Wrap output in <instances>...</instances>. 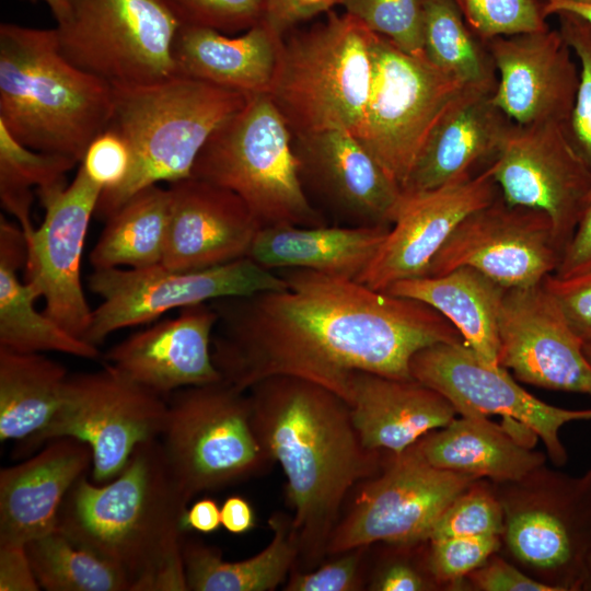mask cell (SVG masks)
Instances as JSON below:
<instances>
[{"mask_svg": "<svg viewBox=\"0 0 591 591\" xmlns=\"http://www.w3.org/2000/svg\"><path fill=\"white\" fill-rule=\"evenodd\" d=\"M287 287L211 301V352L222 379L242 391L294 376L349 399L357 372L410 380V361L439 343H464L428 304L303 268L277 270Z\"/></svg>", "mask_w": 591, "mask_h": 591, "instance_id": "obj_1", "label": "cell"}, {"mask_svg": "<svg viewBox=\"0 0 591 591\" xmlns=\"http://www.w3.org/2000/svg\"><path fill=\"white\" fill-rule=\"evenodd\" d=\"M247 393L258 441L287 478L299 560L313 569L326 556L347 496L382 471L389 452L366 448L348 404L321 385L275 375Z\"/></svg>", "mask_w": 591, "mask_h": 591, "instance_id": "obj_2", "label": "cell"}, {"mask_svg": "<svg viewBox=\"0 0 591 591\" xmlns=\"http://www.w3.org/2000/svg\"><path fill=\"white\" fill-rule=\"evenodd\" d=\"M188 508L159 439L139 444L113 479L80 477L57 528L117 566L131 591H187L183 518Z\"/></svg>", "mask_w": 591, "mask_h": 591, "instance_id": "obj_3", "label": "cell"}, {"mask_svg": "<svg viewBox=\"0 0 591 591\" xmlns=\"http://www.w3.org/2000/svg\"><path fill=\"white\" fill-rule=\"evenodd\" d=\"M114 89L70 62L56 28L0 25V121L20 143L81 163L113 114Z\"/></svg>", "mask_w": 591, "mask_h": 591, "instance_id": "obj_4", "label": "cell"}, {"mask_svg": "<svg viewBox=\"0 0 591 591\" xmlns=\"http://www.w3.org/2000/svg\"><path fill=\"white\" fill-rule=\"evenodd\" d=\"M247 96L179 76L114 89L107 128L126 141L131 164L118 187L102 192L95 213L106 220L140 190L190 177L206 142L245 105Z\"/></svg>", "mask_w": 591, "mask_h": 591, "instance_id": "obj_5", "label": "cell"}, {"mask_svg": "<svg viewBox=\"0 0 591 591\" xmlns=\"http://www.w3.org/2000/svg\"><path fill=\"white\" fill-rule=\"evenodd\" d=\"M373 35L354 15L332 10L323 22L283 38L267 94L293 137L356 134L371 86Z\"/></svg>", "mask_w": 591, "mask_h": 591, "instance_id": "obj_6", "label": "cell"}, {"mask_svg": "<svg viewBox=\"0 0 591 591\" xmlns=\"http://www.w3.org/2000/svg\"><path fill=\"white\" fill-rule=\"evenodd\" d=\"M192 176L236 194L262 228L325 224L305 193L293 134L267 93L248 94L212 134Z\"/></svg>", "mask_w": 591, "mask_h": 591, "instance_id": "obj_7", "label": "cell"}, {"mask_svg": "<svg viewBox=\"0 0 591 591\" xmlns=\"http://www.w3.org/2000/svg\"><path fill=\"white\" fill-rule=\"evenodd\" d=\"M491 485L503 513L499 553L553 591H581L591 560V467L573 477L542 464Z\"/></svg>", "mask_w": 591, "mask_h": 591, "instance_id": "obj_8", "label": "cell"}, {"mask_svg": "<svg viewBox=\"0 0 591 591\" xmlns=\"http://www.w3.org/2000/svg\"><path fill=\"white\" fill-rule=\"evenodd\" d=\"M159 438L186 501L265 473L274 464L254 431L248 393L225 380L166 397Z\"/></svg>", "mask_w": 591, "mask_h": 591, "instance_id": "obj_9", "label": "cell"}, {"mask_svg": "<svg viewBox=\"0 0 591 591\" xmlns=\"http://www.w3.org/2000/svg\"><path fill=\"white\" fill-rule=\"evenodd\" d=\"M57 24L62 55L114 89L176 77L173 45L182 26L165 0H69Z\"/></svg>", "mask_w": 591, "mask_h": 591, "instance_id": "obj_10", "label": "cell"}, {"mask_svg": "<svg viewBox=\"0 0 591 591\" xmlns=\"http://www.w3.org/2000/svg\"><path fill=\"white\" fill-rule=\"evenodd\" d=\"M372 79L355 136L402 188L433 125L468 86L374 33Z\"/></svg>", "mask_w": 591, "mask_h": 591, "instance_id": "obj_11", "label": "cell"}, {"mask_svg": "<svg viewBox=\"0 0 591 591\" xmlns=\"http://www.w3.org/2000/svg\"><path fill=\"white\" fill-rule=\"evenodd\" d=\"M166 412V396L105 363L94 372L69 374L54 418L22 449L61 437L79 439L92 451V480L104 484L123 471L139 444L160 438Z\"/></svg>", "mask_w": 591, "mask_h": 591, "instance_id": "obj_12", "label": "cell"}, {"mask_svg": "<svg viewBox=\"0 0 591 591\" xmlns=\"http://www.w3.org/2000/svg\"><path fill=\"white\" fill-rule=\"evenodd\" d=\"M88 287L102 301L92 310L83 339L99 347L114 332L154 321L167 311L282 290L287 282L276 271L243 257L199 270H178L164 264L94 269Z\"/></svg>", "mask_w": 591, "mask_h": 591, "instance_id": "obj_13", "label": "cell"}, {"mask_svg": "<svg viewBox=\"0 0 591 591\" xmlns=\"http://www.w3.org/2000/svg\"><path fill=\"white\" fill-rule=\"evenodd\" d=\"M477 479L431 465L416 443L399 454L387 453L382 471L358 485L326 555L378 543L427 541L444 509Z\"/></svg>", "mask_w": 591, "mask_h": 591, "instance_id": "obj_14", "label": "cell"}, {"mask_svg": "<svg viewBox=\"0 0 591 591\" xmlns=\"http://www.w3.org/2000/svg\"><path fill=\"white\" fill-rule=\"evenodd\" d=\"M488 166L507 204L549 217L564 251L591 204V166L568 123L513 124Z\"/></svg>", "mask_w": 591, "mask_h": 591, "instance_id": "obj_15", "label": "cell"}, {"mask_svg": "<svg viewBox=\"0 0 591 591\" xmlns=\"http://www.w3.org/2000/svg\"><path fill=\"white\" fill-rule=\"evenodd\" d=\"M561 254L545 212L509 205L497 196L456 225L426 276L471 267L506 289L526 288L553 275Z\"/></svg>", "mask_w": 591, "mask_h": 591, "instance_id": "obj_16", "label": "cell"}, {"mask_svg": "<svg viewBox=\"0 0 591 591\" xmlns=\"http://www.w3.org/2000/svg\"><path fill=\"white\" fill-rule=\"evenodd\" d=\"M410 374L445 396L459 416L499 415L524 425L543 441L557 466L568 460L561 427L591 420V408L566 409L536 398L507 369L489 366L464 343H439L419 350L410 361Z\"/></svg>", "mask_w": 591, "mask_h": 591, "instance_id": "obj_17", "label": "cell"}, {"mask_svg": "<svg viewBox=\"0 0 591 591\" xmlns=\"http://www.w3.org/2000/svg\"><path fill=\"white\" fill-rule=\"evenodd\" d=\"M45 216L26 239V281L45 300L44 312L72 335L84 338L92 309L81 282V258L92 215L103 188L80 164L73 181L36 190Z\"/></svg>", "mask_w": 591, "mask_h": 591, "instance_id": "obj_18", "label": "cell"}, {"mask_svg": "<svg viewBox=\"0 0 591 591\" xmlns=\"http://www.w3.org/2000/svg\"><path fill=\"white\" fill-rule=\"evenodd\" d=\"M498 341L499 366L519 381L591 396L584 341L542 283L505 290Z\"/></svg>", "mask_w": 591, "mask_h": 591, "instance_id": "obj_19", "label": "cell"}, {"mask_svg": "<svg viewBox=\"0 0 591 591\" xmlns=\"http://www.w3.org/2000/svg\"><path fill=\"white\" fill-rule=\"evenodd\" d=\"M497 184L489 166L444 186L403 194L390 231L359 282L380 291L426 276L429 265L456 225L491 202Z\"/></svg>", "mask_w": 591, "mask_h": 591, "instance_id": "obj_20", "label": "cell"}, {"mask_svg": "<svg viewBox=\"0 0 591 591\" xmlns=\"http://www.w3.org/2000/svg\"><path fill=\"white\" fill-rule=\"evenodd\" d=\"M497 72L493 103L514 124L568 123L579 65L559 30L496 36L484 42Z\"/></svg>", "mask_w": 591, "mask_h": 591, "instance_id": "obj_21", "label": "cell"}, {"mask_svg": "<svg viewBox=\"0 0 591 591\" xmlns=\"http://www.w3.org/2000/svg\"><path fill=\"white\" fill-rule=\"evenodd\" d=\"M167 188L170 218L162 264L199 270L247 257L262 227L236 194L193 176Z\"/></svg>", "mask_w": 591, "mask_h": 591, "instance_id": "obj_22", "label": "cell"}, {"mask_svg": "<svg viewBox=\"0 0 591 591\" xmlns=\"http://www.w3.org/2000/svg\"><path fill=\"white\" fill-rule=\"evenodd\" d=\"M293 146L302 182L355 225H392L402 188L352 132L334 129L294 136Z\"/></svg>", "mask_w": 591, "mask_h": 591, "instance_id": "obj_23", "label": "cell"}, {"mask_svg": "<svg viewBox=\"0 0 591 591\" xmlns=\"http://www.w3.org/2000/svg\"><path fill=\"white\" fill-rule=\"evenodd\" d=\"M217 321L210 302L183 308L176 317L114 345L104 355L105 363L166 397L184 387L220 381L211 352Z\"/></svg>", "mask_w": 591, "mask_h": 591, "instance_id": "obj_24", "label": "cell"}, {"mask_svg": "<svg viewBox=\"0 0 591 591\" xmlns=\"http://www.w3.org/2000/svg\"><path fill=\"white\" fill-rule=\"evenodd\" d=\"M91 448L61 437L0 471V545H26L57 529L69 490L92 467Z\"/></svg>", "mask_w": 591, "mask_h": 591, "instance_id": "obj_25", "label": "cell"}, {"mask_svg": "<svg viewBox=\"0 0 591 591\" xmlns=\"http://www.w3.org/2000/svg\"><path fill=\"white\" fill-rule=\"evenodd\" d=\"M491 94L466 88L450 104L428 134L403 194L467 178L480 162L496 158L514 123L493 103Z\"/></svg>", "mask_w": 591, "mask_h": 591, "instance_id": "obj_26", "label": "cell"}, {"mask_svg": "<svg viewBox=\"0 0 591 591\" xmlns=\"http://www.w3.org/2000/svg\"><path fill=\"white\" fill-rule=\"evenodd\" d=\"M363 445L399 454L459 414L438 391L416 381L357 372L347 402Z\"/></svg>", "mask_w": 591, "mask_h": 591, "instance_id": "obj_27", "label": "cell"}, {"mask_svg": "<svg viewBox=\"0 0 591 591\" xmlns=\"http://www.w3.org/2000/svg\"><path fill=\"white\" fill-rule=\"evenodd\" d=\"M535 437L513 420L500 426L486 416H460L416 444L438 468L499 483L518 479L545 464V454L532 450Z\"/></svg>", "mask_w": 591, "mask_h": 591, "instance_id": "obj_28", "label": "cell"}, {"mask_svg": "<svg viewBox=\"0 0 591 591\" xmlns=\"http://www.w3.org/2000/svg\"><path fill=\"white\" fill-rule=\"evenodd\" d=\"M282 40L262 21L235 37L182 25L173 45L176 76L244 94L267 93Z\"/></svg>", "mask_w": 591, "mask_h": 591, "instance_id": "obj_29", "label": "cell"}, {"mask_svg": "<svg viewBox=\"0 0 591 591\" xmlns=\"http://www.w3.org/2000/svg\"><path fill=\"white\" fill-rule=\"evenodd\" d=\"M390 225L262 228L247 257L269 270L311 269L359 281L368 269Z\"/></svg>", "mask_w": 591, "mask_h": 591, "instance_id": "obj_30", "label": "cell"}, {"mask_svg": "<svg viewBox=\"0 0 591 591\" xmlns=\"http://www.w3.org/2000/svg\"><path fill=\"white\" fill-rule=\"evenodd\" d=\"M27 246L20 227L0 218V348L18 352L54 351L78 358H101L97 346L79 338L35 308L37 287L22 282L19 269L26 264Z\"/></svg>", "mask_w": 591, "mask_h": 591, "instance_id": "obj_31", "label": "cell"}, {"mask_svg": "<svg viewBox=\"0 0 591 591\" xmlns=\"http://www.w3.org/2000/svg\"><path fill=\"white\" fill-rule=\"evenodd\" d=\"M506 288L471 267L405 279L385 291L424 302L444 316L464 344L498 368V316Z\"/></svg>", "mask_w": 591, "mask_h": 591, "instance_id": "obj_32", "label": "cell"}, {"mask_svg": "<svg viewBox=\"0 0 591 591\" xmlns=\"http://www.w3.org/2000/svg\"><path fill=\"white\" fill-rule=\"evenodd\" d=\"M273 537L256 555L228 561L220 551L197 541H184L183 559L190 591H271L293 569L300 546L291 517L277 512L269 519Z\"/></svg>", "mask_w": 591, "mask_h": 591, "instance_id": "obj_33", "label": "cell"}, {"mask_svg": "<svg viewBox=\"0 0 591 591\" xmlns=\"http://www.w3.org/2000/svg\"><path fill=\"white\" fill-rule=\"evenodd\" d=\"M67 369L40 352L0 348V441L23 445L40 433L58 410Z\"/></svg>", "mask_w": 591, "mask_h": 591, "instance_id": "obj_34", "label": "cell"}, {"mask_svg": "<svg viewBox=\"0 0 591 591\" xmlns=\"http://www.w3.org/2000/svg\"><path fill=\"white\" fill-rule=\"evenodd\" d=\"M169 218V188L152 185L140 190L106 219L90 264L94 269L162 264Z\"/></svg>", "mask_w": 591, "mask_h": 591, "instance_id": "obj_35", "label": "cell"}, {"mask_svg": "<svg viewBox=\"0 0 591 591\" xmlns=\"http://www.w3.org/2000/svg\"><path fill=\"white\" fill-rule=\"evenodd\" d=\"M427 60L468 88L494 92L496 68L453 0H422Z\"/></svg>", "mask_w": 591, "mask_h": 591, "instance_id": "obj_36", "label": "cell"}, {"mask_svg": "<svg viewBox=\"0 0 591 591\" xmlns=\"http://www.w3.org/2000/svg\"><path fill=\"white\" fill-rule=\"evenodd\" d=\"M26 551L36 580L46 591H131L117 566L58 528L28 542Z\"/></svg>", "mask_w": 591, "mask_h": 591, "instance_id": "obj_37", "label": "cell"}, {"mask_svg": "<svg viewBox=\"0 0 591 591\" xmlns=\"http://www.w3.org/2000/svg\"><path fill=\"white\" fill-rule=\"evenodd\" d=\"M77 163L70 157L25 147L0 121L1 205L18 220L25 236L35 229L31 220L33 188L65 183V175Z\"/></svg>", "mask_w": 591, "mask_h": 591, "instance_id": "obj_38", "label": "cell"}, {"mask_svg": "<svg viewBox=\"0 0 591 591\" xmlns=\"http://www.w3.org/2000/svg\"><path fill=\"white\" fill-rule=\"evenodd\" d=\"M343 5L347 13L401 50L426 58L422 0H344Z\"/></svg>", "mask_w": 591, "mask_h": 591, "instance_id": "obj_39", "label": "cell"}, {"mask_svg": "<svg viewBox=\"0 0 591 591\" xmlns=\"http://www.w3.org/2000/svg\"><path fill=\"white\" fill-rule=\"evenodd\" d=\"M503 513L491 482L479 478L440 514L428 540L450 536L501 535Z\"/></svg>", "mask_w": 591, "mask_h": 591, "instance_id": "obj_40", "label": "cell"}, {"mask_svg": "<svg viewBox=\"0 0 591 591\" xmlns=\"http://www.w3.org/2000/svg\"><path fill=\"white\" fill-rule=\"evenodd\" d=\"M501 547L500 535L428 540L426 559L440 590L464 591V579Z\"/></svg>", "mask_w": 591, "mask_h": 591, "instance_id": "obj_41", "label": "cell"}, {"mask_svg": "<svg viewBox=\"0 0 591 591\" xmlns=\"http://www.w3.org/2000/svg\"><path fill=\"white\" fill-rule=\"evenodd\" d=\"M471 31L484 43L496 36L548 27L540 0H453Z\"/></svg>", "mask_w": 591, "mask_h": 591, "instance_id": "obj_42", "label": "cell"}, {"mask_svg": "<svg viewBox=\"0 0 591 591\" xmlns=\"http://www.w3.org/2000/svg\"><path fill=\"white\" fill-rule=\"evenodd\" d=\"M559 31L578 59L580 82L568 121L575 143L591 166V24L567 11L556 14Z\"/></svg>", "mask_w": 591, "mask_h": 591, "instance_id": "obj_43", "label": "cell"}, {"mask_svg": "<svg viewBox=\"0 0 591 591\" xmlns=\"http://www.w3.org/2000/svg\"><path fill=\"white\" fill-rule=\"evenodd\" d=\"M367 580L371 591H439L426 559L427 541L414 544H389Z\"/></svg>", "mask_w": 591, "mask_h": 591, "instance_id": "obj_44", "label": "cell"}, {"mask_svg": "<svg viewBox=\"0 0 591 591\" xmlns=\"http://www.w3.org/2000/svg\"><path fill=\"white\" fill-rule=\"evenodd\" d=\"M181 25L223 34L247 31L263 19V0H165Z\"/></svg>", "mask_w": 591, "mask_h": 591, "instance_id": "obj_45", "label": "cell"}, {"mask_svg": "<svg viewBox=\"0 0 591 591\" xmlns=\"http://www.w3.org/2000/svg\"><path fill=\"white\" fill-rule=\"evenodd\" d=\"M369 546L335 555L312 571L291 570L286 591H358L366 589L364 565Z\"/></svg>", "mask_w": 591, "mask_h": 591, "instance_id": "obj_46", "label": "cell"}, {"mask_svg": "<svg viewBox=\"0 0 591 591\" xmlns=\"http://www.w3.org/2000/svg\"><path fill=\"white\" fill-rule=\"evenodd\" d=\"M80 164L89 177L107 192L127 177L131 154L123 137L106 128L90 143Z\"/></svg>", "mask_w": 591, "mask_h": 591, "instance_id": "obj_47", "label": "cell"}, {"mask_svg": "<svg viewBox=\"0 0 591 591\" xmlns=\"http://www.w3.org/2000/svg\"><path fill=\"white\" fill-rule=\"evenodd\" d=\"M542 285L554 298L573 331L584 344H591V271L569 278L549 275Z\"/></svg>", "mask_w": 591, "mask_h": 591, "instance_id": "obj_48", "label": "cell"}, {"mask_svg": "<svg viewBox=\"0 0 591 591\" xmlns=\"http://www.w3.org/2000/svg\"><path fill=\"white\" fill-rule=\"evenodd\" d=\"M553 591L526 575L499 552L464 579V591Z\"/></svg>", "mask_w": 591, "mask_h": 591, "instance_id": "obj_49", "label": "cell"}, {"mask_svg": "<svg viewBox=\"0 0 591 591\" xmlns=\"http://www.w3.org/2000/svg\"><path fill=\"white\" fill-rule=\"evenodd\" d=\"M344 0H263V19L277 36L286 34L297 24L323 12H329Z\"/></svg>", "mask_w": 591, "mask_h": 591, "instance_id": "obj_50", "label": "cell"}, {"mask_svg": "<svg viewBox=\"0 0 591 591\" xmlns=\"http://www.w3.org/2000/svg\"><path fill=\"white\" fill-rule=\"evenodd\" d=\"M26 545H0V591H38Z\"/></svg>", "mask_w": 591, "mask_h": 591, "instance_id": "obj_51", "label": "cell"}, {"mask_svg": "<svg viewBox=\"0 0 591 591\" xmlns=\"http://www.w3.org/2000/svg\"><path fill=\"white\" fill-rule=\"evenodd\" d=\"M588 271H591V204L565 246L558 267L553 275L558 278H569Z\"/></svg>", "mask_w": 591, "mask_h": 591, "instance_id": "obj_52", "label": "cell"}, {"mask_svg": "<svg viewBox=\"0 0 591 591\" xmlns=\"http://www.w3.org/2000/svg\"><path fill=\"white\" fill-rule=\"evenodd\" d=\"M221 526L229 533L244 534L255 525V513L251 503L241 496L228 497L220 507Z\"/></svg>", "mask_w": 591, "mask_h": 591, "instance_id": "obj_53", "label": "cell"}, {"mask_svg": "<svg viewBox=\"0 0 591 591\" xmlns=\"http://www.w3.org/2000/svg\"><path fill=\"white\" fill-rule=\"evenodd\" d=\"M221 526L220 507L211 498L195 501L187 508L183 518L185 531L195 530L209 534Z\"/></svg>", "mask_w": 591, "mask_h": 591, "instance_id": "obj_54", "label": "cell"}, {"mask_svg": "<svg viewBox=\"0 0 591 591\" xmlns=\"http://www.w3.org/2000/svg\"><path fill=\"white\" fill-rule=\"evenodd\" d=\"M561 11L575 13L583 18L591 24V3H576L564 0L543 1V12L546 18L552 14H557Z\"/></svg>", "mask_w": 591, "mask_h": 591, "instance_id": "obj_55", "label": "cell"}, {"mask_svg": "<svg viewBox=\"0 0 591 591\" xmlns=\"http://www.w3.org/2000/svg\"><path fill=\"white\" fill-rule=\"evenodd\" d=\"M31 2L42 1L44 2L51 11V14L54 15L55 20L57 21V24L63 22L68 14L70 9V2L69 0H27Z\"/></svg>", "mask_w": 591, "mask_h": 591, "instance_id": "obj_56", "label": "cell"}, {"mask_svg": "<svg viewBox=\"0 0 591 591\" xmlns=\"http://www.w3.org/2000/svg\"><path fill=\"white\" fill-rule=\"evenodd\" d=\"M581 591H591V560L587 568V572L581 586Z\"/></svg>", "mask_w": 591, "mask_h": 591, "instance_id": "obj_57", "label": "cell"}, {"mask_svg": "<svg viewBox=\"0 0 591 591\" xmlns=\"http://www.w3.org/2000/svg\"><path fill=\"white\" fill-rule=\"evenodd\" d=\"M584 354L591 362V344H584Z\"/></svg>", "mask_w": 591, "mask_h": 591, "instance_id": "obj_58", "label": "cell"}, {"mask_svg": "<svg viewBox=\"0 0 591 591\" xmlns=\"http://www.w3.org/2000/svg\"><path fill=\"white\" fill-rule=\"evenodd\" d=\"M568 2H576V3H591V0H564Z\"/></svg>", "mask_w": 591, "mask_h": 591, "instance_id": "obj_59", "label": "cell"}, {"mask_svg": "<svg viewBox=\"0 0 591 591\" xmlns=\"http://www.w3.org/2000/svg\"><path fill=\"white\" fill-rule=\"evenodd\" d=\"M540 1H542V2H543L544 0H540Z\"/></svg>", "mask_w": 591, "mask_h": 591, "instance_id": "obj_60", "label": "cell"}]
</instances>
